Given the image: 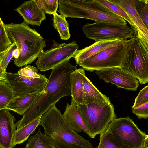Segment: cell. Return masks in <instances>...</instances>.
Masks as SVG:
<instances>
[{"label": "cell", "mask_w": 148, "mask_h": 148, "mask_svg": "<svg viewBox=\"0 0 148 148\" xmlns=\"http://www.w3.org/2000/svg\"><path fill=\"white\" fill-rule=\"evenodd\" d=\"M121 7L132 21L135 27V31L148 43V29L144 25L135 5L134 0H110Z\"/></svg>", "instance_id": "16"}, {"label": "cell", "mask_w": 148, "mask_h": 148, "mask_svg": "<svg viewBox=\"0 0 148 148\" xmlns=\"http://www.w3.org/2000/svg\"><path fill=\"white\" fill-rule=\"evenodd\" d=\"M143 148H148V137L146 138L144 142Z\"/></svg>", "instance_id": "36"}, {"label": "cell", "mask_w": 148, "mask_h": 148, "mask_svg": "<svg viewBox=\"0 0 148 148\" xmlns=\"http://www.w3.org/2000/svg\"><path fill=\"white\" fill-rule=\"evenodd\" d=\"M15 119L6 109L0 110V148H13V136L16 132Z\"/></svg>", "instance_id": "13"}, {"label": "cell", "mask_w": 148, "mask_h": 148, "mask_svg": "<svg viewBox=\"0 0 148 148\" xmlns=\"http://www.w3.org/2000/svg\"><path fill=\"white\" fill-rule=\"evenodd\" d=\"M100 135L99 143L96 148H133L117 141L107 130Z\"/></svg>", "instance_id": "24"}, {"label": "cell", "mask_w": 148, "mask_h": 148, "mask_svg": "<svg viewBox=\"0 0 148 148\" xmlns=\"http://www.w3.org/2000/svg\"><path fill=\"white\" fill-rule=\"evenodd\" d=\"M36 1L45 13L53 15L56 12L58 5V0H36Z\"/></svg>", "instance_id": "29"}, {"label": "cell", "mask_w": 148, "mask_h": 148, "mask_svg": "<svg viewBox=\"0 0 148 148\" xmlns=\"http://www.w3.org/2000/svg\"><path fill=\"white\" fill-rule=\"evenodd\" d=\"M50 49L40 53L36 62L41 71L52 69L60 64L74 57L79 45L74 40L69 43H54Z\"/></svg>", "instance_id": "10"}, {"label": "cell", "mask_w": 148, "mask_h": 148, "mask_svg": "<svg viewBox=\"0 0 148 148\" xmlns=\"http://www.w3.org/2000/svg\"><path fill=\"white\" fill-rule=\"evenodd\" d=\"M15 97L14 91L6 82L0 80V110L6 109Z\"/></svg>", "instance_id": "25"}, {"label": "cell", "mask_w": 148, "mask_h": 148, "mask_svg": "<svg viewBox=\"0 0 148 148\" xmlns=\"http://www.w3.org/2000/svg\"><path fill=\"white\" fill-rule=\"evenodd\" d=\"M12 44L0 17V58Z\"/></svg>", "instance_id": "28"}, {"label": "cell", "mask_w": 148, "mask_h": 148, "mask_svg": "<svg viewBox=\"0 0 148 148\" xmlns=\"http://www.w3.org/2000/svg\"><path fill=\"white\" fill-rule=\"evenodd\" d=\"M58 12L65 17L127 24L126 21L97 0H59Z\"/></svg>", "instance_id": "4"}, {"label": "cell", "mask_w": 148, "mask_h": 148, "mask_svg": "<svg viewBox=\"0 0 148 148\" xmlns=\"http://www.w3.org/2000/svg\"><path fill=\"white\" fill-rule=\"evenodd\" d=\"M39 125L56 148H94L89 140L83 138L66 123L55 105L42 116Z\"/></svg>", "instance_id": "2"}, {"label": "cell", "mask_w": 148, "mask_h": 148, "mask_svg": "<svg viewBox=\"0 0 148 148\" xmlns=\"http://www.w3.org/2000/svg\"><path fill=\"white\" fill-rule=\"evenodd\" d=\"M14 10L28 25L40 26L42 21L46 18L45 12L38 6L36 0L25 1Z\"/></svg>", "instance_id": "14"}, {"label": "cell", "mask_w": 148, "mask_h": 148, "mask_svg": "<svg viewBox=\"0 0 148 148\" xmlns=\"http://www.w3.org/2000/svg\"><path fill=\"white\" fill-rule=\"evenodd\" d=\"M50 148H56V147L53 145H52Z\"/></svg>", "instance_id": "37"}, {"label": "cell", "mask_w": 148, "mask_h": 148, "mask_svg": "<svg viewBox=\"0 0 148 148\" xmlns=\"http://www.w3.org/2000/svg\"><path fill=\"white\" fill-rule=\"evenodd\" d=\"M97 1L113 12L127 21L131 25V28L134 31H135V27L133 23L126 12L121 7L112 2L110 0Z\"/></svg>", "instance_id": "26"}, {"label": "cell", "mask_w": 148, "mask_h": 148, "mask_svg": "<svg viewBox=\"0 0 148 148\" xmlns=\"http://www.w3.org/2000/svg\"><path fill=\"white\" fill-rule=\"evenodd\" d=\"M52 145L48 137L39 129L30 137L25 148H50Z\"/></svg>", "instance_id": "23"}, {"label": "cell", "mask_w": 148, "mask_h": 148, "mask_svg": "<svg viewBox=\"0 0 148 148\" xmlns=\"http://www.w3.org/2000/svg\"><path fill=\"white\" fill-rule=\"evenodd\" d=\"M5 75L6 81L14 91L15 97L41 92L48 80L45 75L40 78H31L20 75L18 73L7 72Z\"/></svg>", "instance_id": "11"}, {"label": "cell", "mask_w": 148, "mask_h": 148, "mask_svg": "<svg viewBox=\"0 0 148 148\" xmlns=\"http://www.w3.org/2000/svg\"><path fill=\"white\" fill-rule=\"evenodd\" d=\"M83 33L88 39L95 42L108 40H125L132 38L135 31L126 24L95 21L86 23L82 27Z\"/></svg>", "instance_id": "9"}, {"label": "cell", "mask_w": 148, "mask_h": 148, "mask_svg": "<svg viewBox=\"0 0 148 148\" xmlns=\"http://www.w3.org/2000/svg\"><path fill=\"white\" fill-rule=\"evenodd\" d=\"M41 116L16 130L12 139V143L14 146L24 142L28 138L29 136L34 132L36 127L39 125Z\"/></svg>", "instance_id": "21"}, {"label": "cell", "mask_w": 148, "mask_h": 148, "mask_svg": "<svg viewBox=\"0 0 148 148\" xmlns=\"http://www.w3.org/2000/svg\"><path fill=\"white\" fill-rule=\"evenodd\" d=\"M130 39L119 40L79 64L84 69L93 71L114 67L121 68Z\"/></svg>", "instance_id": "7"}, {"label": "cell", "mask_w": 148, "mask_h": 148, "mask_svg": "<svg viewBox=\"0 0 148 148\" xmlns=\"http://www.w3.org/2000/svg\"><path fill=\"white\" fill-rule=\"evenodd\" d=\"M37 68L29 65H26L20 69L17 72L19 75L31 78H40L44 75L38 73Z\"/></svg>", "instance_id": "30"}, {"label": "cell", "mask_w": 148, "mask_h": 148, "mask_svg": "<svg viewBox=\"0 0 148 148\" xmlns=\"http://www.w3.org/2000/svg\"><path fill=\"white\" fill-rule=\"evenodd\" d=\"M16 48V45L12 43L0 58L1 67L4 72H6V69L7 66L13 57V52Z\"/></svg>", "instance_id": "31"}, {"label": "cell", "mask_w": 148, "mask_h": 148, "mask_svg": "<svg viewBox=\"0 0 148 148\" xmlns=\"http://www.w3.org/2000/svg\"><path fill=\"white\" fill-rule=\"evenodd\" d=\"M132 110L138 119H147L148 117V102L138 107L132 108Z\"/></svg>", "instance_id": "33"}, {"label": "cell", "mask_w": 148, "mask_h": 148, "mask_svg": "<svg viewBox=\"0 0 148 148\" xmlns=\"http://www.w3.org/2000/svg\"><path fill=\"white\" fill-rule=\"evenodd\" d=\"M148 102V86H145L139 92L136 98L132 108H135Z\"/></svg>", "instance_id": "32"}, {"label": "cell", "mask_w": 148, "mask_h": 148, "mask_svg": "<svg viewBox=\"0 0 148 148\" xmlns=\"http://www.w3.org/2000/svg\"><path fill=\"white\" fill-rule=\"evenodd\" d=\"M1 59L0 58V80L6 81L5 73L4 72L1 68Z\"/></svg>", "instance_id": "34"}, {"label": "cell", "mask_w": 148, "mask_h": 148, "mask_svg": "<svg viewBox=\"0 0 148 148\" xmlns=\"http://www.w3.org/2000/svg\"><path fill=\"white\" fill-rule=\"evenodd\" d=\"M118 39L108 40L95 42L91 45L77 50L73 57L77 64L98 53L115 43Z\"/></svg>", "instance_id": "19"}, {"label": "cell", "mask_w": 148, "mask_h": 148, "mask_svg": "<svg viewBox=\"0 0 148 148\" xmlns=\"http://www.w3.org/2000/svg\"><path fill=\"white\" fill-rule=\"evenodd\" d=\"M120 68L138 80L141 84L148 82V43L135 31Z\"/></svg>", "instance_id": "5"}, {"label": "cell", "mask_w": 148, "mask_h": 148, "mask_svg": "<svg viewBox=\"0 0 148 148\" xmlns=\"http://www.w3.org/2000/svg\"><path fill=\"white\" fill-rule=\"evenodd\" d=\"M99 78L105 82L111 83L120 88L130 91H136L139 86L138 79L120 68L114 67L96 71Z\"/></svg>", "instance_id": "12"}, {"label": "cell", "mask_w": 148, "mask_h": 148, "mask_svg": "<svg viewBox=\"0 0 148 148\" xmlns=\"http://www.w3.org/2000/svg\"><path fill=\"white\" fill-rule=\"evenodd\" d=\"M77 105L92 138L106 130L109 123L116 118L114 107L111 103L94 102Z\"/></svg>", "instance_id": "6"}, {"label": "cell", "mask_w": 148, "mask_h": 148, "mask_svg": "<svg viewBox=\"0 0 148 148\" xmlns=\"http://www.w3.org/2000/svg\"><path fill=\"white\" fill-rule=\"evenodd\" d=\"M84 90L83 104L94 102L111 103L109 98L101 93L84 75L82 78Z\"/></svg>", "instance_id": "17"}, {"label": "cell", "mask_w": 148, "mask_h": 148, "mask_svg": "<svg viewBox=\"0 0 148 148\" xmlns=\"http://www.w3.org/2000/svg\"><path fill=\"white\" fill-rule=\"evenodd\" d=\"M41 92L23 96L15 97L6 109L23 115L25 112L34 104L39 99Z\"/></svg>", "instance_id": "20"}, {"label": "cell", "mask_w": 148, "mask_h": 148, "mask_svg": "<svg viewBox=\"0 0 148 148\" xmlns=\"http://www.w3.org/2000/svg\"><path fill=\"white\" fill-rule=\"evenodd\" d=\"M8 36L20 51L14 64L22 67L32 63L38 58L46 46L45 40L35 29H32L23 21L16 24H4Z\"/></svg>", "instance_id": "3"}, {"label": "cell", "mask_w": 148, "mask_h": 148, "mask_svg": "<svg viewBox=\"0 0 148 148\" xmlns=\"http://www.w3.org/2000/svg\"><path fill=\"white\" fill-rule=\"evenodd\" d=\"M53 25L59 33L61 39L67 40L71 36L69 23L66 17L58 14L57 12L53 14Z\"/></svg>", "instance_id": "22"}, {"label": "cell", "mask_w": 148, "mask_h": 148, "mask_svg": "<svg viewBox=\"0 0 148 148\" xmlns=\"http://www.w3.org/2000/svg\"><path fill=\"white\" fill-rule=\"evenodd\" d=\"M85 75L84 69L81 68L77 69L70 74L71 96L77 105L83 104L82 78Z\"/></svg>", "instance_id": "18"}, {"label": "cell", "mask_w": 148, "mask_h": 148, "mask_svg": "<svg viewBox=\"0 0 148 148\" xmlns=\"http://www.w3.org/2000/svg\"><path fill=\"white\" fill-rule=\"evenodd\" d=\"M77 69L68 60L52 69L37 101L25 112L23 117L15 124L17 129L41 116L62 97L71 96L70 74Z\"/></svg>", "instance_id": "1"}, {"label": "cell", "mask_w": 148, "mask_h": 148, "mask_svg": "<svg viewBox=\"0 0 148 148\" xmlns=\"http://www.w3.org/2000/svg\"><path fill=\"white\" fill-rule=\"evenodd\" d=\"M136 10L148 29V0H134Z\"/></svg>", "instance_id": "27"}, {"label": "cell", "mask_w": 148, "mask_h": 148, "mask_svg": "<svg viewBox=\"0 0 148 148\" xmlns=\"http://www.w3.org/2000/svg\"><path fill=\"white\" fill-rule=\"evenodd\" d=\"M20 55V51L18 49L16 48L13 52V57L14 58V60L18 58Z\"/></svg>", "instance_id": "35"}, {"label": "cell", "mask_w": 148, "mask_h": 148, "mask_svg": "<svg viewBox=\"0 0 148 148\" xmlns=\"http://www.w3.org/2000/svg\"><path fill=\"white\" fill-rule=\"evenodd\" d=\"M106 130L117 141L133 148H143L144 142L148 137L129 116L114 119Z\"/></svg>", "instance_id": "8"}, {"label": "cell", "mask_w": 148, "mask_h": 148, "mask_svg": "<svg viewBox=\"0 0 148 148\" xmlns=\"http://www.w3.org/2000/svg\"><path fill=\"white\" fill-rule=\"evenodd\" d=\"M62 116L66 124L76 132H83L91 137L80 115L77 105L73 99L70 104L67 103Z\"/></svg>", "instance_id": "15"}]
</instances>
